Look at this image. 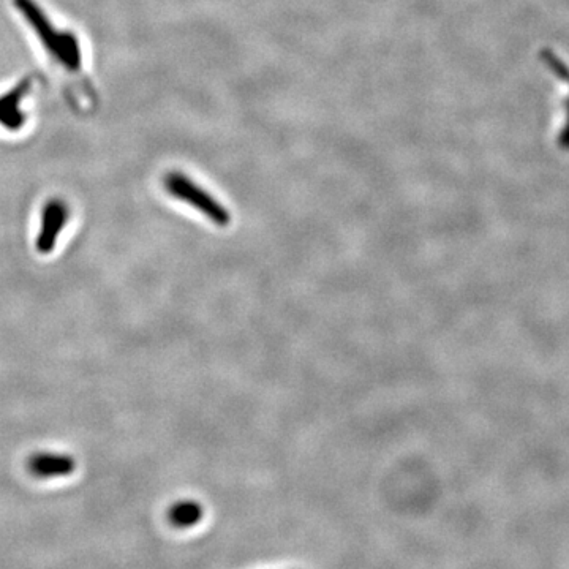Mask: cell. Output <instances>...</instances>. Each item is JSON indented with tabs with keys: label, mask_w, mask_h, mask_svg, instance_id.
Listing matches in <instances>:
<instances>
[{
	"label": "cell",
	"mask_w": 569,
	"mask_h": 569,
	"mask_svg": "<svg viewBox=\"0 0 569 569\" xmlns=\"http://www.w3.org/2000/svg\"><path fill=\"white\" fill-rule=\"evenodd\" d=\"M166 192L176 200L189 204L193 209L211 220L217 227L225 228L231 223V214L219 200H215L211 193L193 182L187 174L181 171H170L163 178Z\"/></svg>",
	"instance_id": "obj_2"
},
{
	"label": "cell",
	"mask_w": 569,
	"mask_h": 569,
	"mask_svg": "<svg viewBox=\"0 0 569 569\" xmlns=\"http://www.w3.org/2000/svg\"><path fill=\"white\" fill-rule=\"evenodd\" d=\"M70 219V208L61 198H53L45 204L42 212V223L35 239V249L42 255H49L56 249L57 239L64 231Z\"/></svg>",
	"instance_id": "obj_3"
},
{
	"label": "cell",
	"mask_w": 569,
	"mask_h": 569,
	"mask_svg": "<svg viewBox=\"0 0 569 569\" xmlns=\"http://www.w3.org/2000/svg\"><path fill=\"white\" fill-rule=\"evenodd\" d=\"M34 78L26 76L10 91L0 95V127L10 132H18L26 124V114L23 111V100L31 92Z\"/></svg>",
	"instance_id": "obj_4"
},
{
	"label": "cell",
	"mask_w": 569,
	"mask_h": 569,
	"mask_svg": "<svg viewBox=\"0 0 569 569\" xmlns=\"http://www.w3.org/2000/svg\"><path fill=\"white\" fill-rule=\"evenodd\" d=\"M27 467L35 478H61L75 472L76 462L68 454L37 453L29 459Z\"/></svg>",
	"instance_id": "obj_5"
},
{
	"label": "cell",
	"mask_w": 569,
	"mask_h": 569,
	"mask_svg": "<svg viewBox=\"0 0 569 569\" xmlns=\"http://www.w3.org/2000/svg\"><path fill=\"white\" fill-rule=\"evenodd\" d=\"M18 12L23 15L27 23L31 24L32 31L37 35L43 48L49 56L68 72H80L83 67V51L80 40L72 31H59L53 21L48 18L45 10L35 0H13Z\"/></svg>",
	"instance_id": "obj_1"
},
{
	"label": "cell",
	"mask_w": 569,
	"mask_h": 569,
	"mask_svg": "<svg viewBox=\"0 0 569 569\" xmlns=\"http://www.w3.org/2000/svg\"><path fill=\"white\" fill-rule=\"evenodd\" d=\"M204 516V509L195 500H181L174 503L168 511V519L176 528H190L200 524Z\"/></svg>",
	"instance_id": "obj_6"
}]
</instances>
